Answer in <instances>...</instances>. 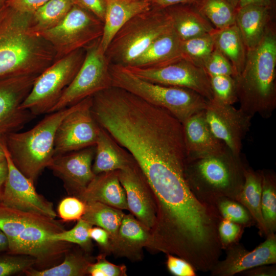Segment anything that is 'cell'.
<instances>
[{"instance_id":"35","label":"cell","mask_w":276,"mask_h":276,"mask_svg":"<svg viewBox=\"0 0 276 276\" xmlns=\"http://www.w3.org/2000/svg\"><path fill=\"white\" fill-rule=\"evenodd\" d=\"M216 31L186 40H181L183 59L202 67L206 60L215 49Z\"/></svg>"},{"instance_id":"11","label":"cell","mask_w":276,"mask_h":276,"mask_svg":"<svg viewBox=\"0 0 276 276\" xmlns=\"http://www.w3.org/2000/svg\"><path fill=\"white\" fill-rule=\"evenodd\" d=\"M132 74L144 80L162 85L189 89L208 100L213 99L210 78L201 67L182 59L157 68L124 66Z\"/></svg>"},{"instance_id":"46","label":"cell","mask_w":276,"mask_h":276,"mask_svg":"<svg viewBox=\"0 0 276 276\" xmlns=\"http://www.w3.org/2000/svg\"><path fill=\"white\" fill-rule=\"evenodd\" d=\"M91 239L95 241L104 250L105 255L110 254V236L104 229L100 227H91L89 230Z\"/></svg>"},{"instance_id":"15","label":"cell","mask_w":276,"mask_h":276,"mask_svg":"<svg viewBox=\"0 0 276 276\" xmlns=\"http://www.w3.org/2000/svg\"><path fill=\"white\" fill-rule=\"evenodd\" d=\"M126 194L128 210L151 231L156 219V206L151 189L136 161L118 170Z\"/></svg>"},{"instance_id":"42","label":"cell","mask_w":276,"mask_h":276,"mask_svg":"<svg viewBox=\"0 0 276 276\" xmlns=\"http://www.w3.org/2000/svg\"><path fill=\"white\" fill-rule=\"evenodd\" d=\"M85 211V203L77 197H68L62 199L58 207L60 217L64 221L78 220Z\"/></svg>"},{"instance_id":"9","label":"cell","mask_w":276,"mask_h":276,"mask_svg":"<svg viewBox=\"0 0 276 276\" xmlns=\"http://www.w3.org/2000/svg\"><path fill=\"white\" fill-rule=\"evenodd\" d=\"M103 27L95 15L74 4L61 22L38 34L51 45L56 60L101 38Z\"/></svg>"},{"instance_id":"55","label":"cell","mask_w":276,"mask_h":276,"mask_svg":"<svg viewBox=\"0 0 276 276\" xmlns=\"http://www.w3.org/2000/svg\"><path fill=\"white\" fill-rule=\"evenodd\" d=\"M135 1L147 2L150 3L151 4V3L152 2L153 0H135Z\"/></svg>"},{"instance_id":"49","label":"cell","mask_w":276,"mask_h":276,"mask_svg":"<svg viewBox=\"0 0 276 276\" xmlns=\"http://www.w3.org/2000/svg\"><path fill=\"white\" fill-rule=\"evenodd\" d=\"M197 0H153L152 7L164 9L166 7L179 4H192Z\"/></svg>"},{"instance_id":"47","label":"cell","mask_w":276,"mask_h":276,"mask_svg":"<svg viewBox=\"0 0 276 276\" xmlns=\"http://www.w3.org/2000/svg\"><path fill=\"white\" fill-rule=\"evenodd\" d=\"M76 4L90 11L103 22L104 21L105 3V0H74Z\"/></svg>"},{"instance_id":"14","label":"cell","mask_w":276,"mask_h":276,"mask_svg":"<svg viewBox=\"0 0 276 276\" xmlns=\"http://www.w3.org/2000/svg\"><path fill=\"white\" fill-rule=\"evenodd\" d=\"M208 123L214 135L234 154H241L242 142L249 131L252 118L232 105L212 99L204 109Z\"/></svg>"},{"instance_id":"24","label":"cell","mask_w":276,"mask_h":276,"mask_svg":"<svg viewBox=\"0 0 276 276\" xmlns=\"http://www.w3.org/2000/svg\"><path fill=\"white\" fill-rule=\"evenodd\" d=\"M94 158L92 169L96 175L123 169L135 162L131 154L101 127L95 145Z\"/></svg>"},{"instance_id":"22","label":"cell","mask_w":276,"mask_h":276,"mask_svg":"<svg viewBox=\"0 0 276 276\" xmlns=\"http://www.w3.org/2000/svg\"><path fill=\"white\" fill-rule=\"evenodd\" d=\"M274 11V7L250 4L237 9L235 24L247 51L263 38Z\"/></svg>"},{"instance_id":"18","label":"cell","mask_w":276,"mask_h":276,"mask_svg":"<svg viewBox=\"0 0 276 276\" xmlns=\"http://www.w3.org/2000/svg\"><path fill=\"white\" fill-rule=\"evenodd\" d=\"M62 226L53 219L28 225L10 245L7 253L27 255L36 261L63 251V242H53L50 236L63 231Z\"/></svg>"},{"instance_id":"12","label":"cell","mask_w":276,"mask_h":276,"mask_svg":"<svg viewBox=\"0 0 276 276\" xmlns=\"http://www.w3.org/2000/svg\"><path fill=\"white\" fill-rule=\"evenodd\" d=\"M39 75L0 79V139L18 131L35 117L20 106Z\"/></svg>"},{"instance_id":"29","label":"cell","mask_w":276,"mask_h":276,"mask_svg":"<svg viewBox=\"0 0 276 276\" xmlns=\"http://www.w3.org/2000/svg\"><path fill=\"white\" fill-rule=\"evenodd\" d=\"M82 219L91 225L106 231L113 240L117 233L125 213L122 210L98 201H87Z\"/></svg>"},{"instance_id":"33","label":"cell","mask_w":276,"mask_h":276,"mask_svg":"<svg viewBox=\"0 0 276 276\" xmlns=\"http://www.w3.org/2000/svg\"><path fill=\"white\" fill-rule=\"evenodd\" d=\"M91 263L84 255L70 252L66 254L63 262L58 265L42 270L29 268L25 272L30 276H82L88 274Z\"/></svg>"},{"instance_id":"50","label":"cell","mask_w":276,"mask_h":276,"mask_svg":"<svg viewBox=\"0 0 276 276\" xmlns=\"http://www.w3.org/2000/svg\"><path fill=\"white\" fill-rule=\"evenodd\" d=\"M250 4L274 7L275 0H240L237 9Z\"/></svg>"},{"instance_id":"43","label":"cell","mask_w":276,"mask_h":276,"mask_svg":"<svg viewBox=\"0 0 276 276\" xmlns=\"http://www.w3.org/2000/svg\"><path fill=\"white\" fill-rule=\"evenodd\" d=\"M166 255L167 268L172 274L175 276L197 275V270L187 261L172 254Z\"/></svg>"},{"instance_id":"23","label":"cell","mask_w":276,"mask_h":276,"mask_svg":"<svg viewBox=\"0 0 276 276\" xmlns=\"http://www.w3.org/2000/svg\"><path fill=\"white\" fill-rule=\"evenodd\" d=\"M183 59L181 39L173 29L156 38L130 65L141 68H157Z\"/></svg>"},{"instance_id":"8","label":"cell","mask_w":276,"mask_h":276,"mask_svg":"<svg viewBox=\"0 0 276 276\" xmlns=\"http://www.w3.org/2000/svg\"><path fill=\"white\" fill-rule=\"evenodd\" d=\"M84 49L85 58L79 71L48 113L71 106L112 87L110 63L102 49L101 38L86 45Z\"/></svg>"},{"instance_id":"26","label":"cell","mask_w":276,"mask_h":276,"mask_svg":"<svg viewBox=\"0 0 276 276\" xmlns=\"http://www.w3.org/2000/svg\"><path fill=\"white\" fill-rule=\"evenodd\" d=\"M164 9L173 31L181 40L216 30L191 4L175 5Z\"/></svg>"},{"instance_id":"40","label":"cell","mask_w":276,"mask_h":276,"mask_svg":"<svg viewBox=\"0 0 276 276\" xmlns=\"http://www.w3.org/2000/svg\"><path fill=\"white\" fill-rule=\"evenodd\" d=\"M202 68L209 76L227 75L234 78L236 77L229 61L216 48L204 63Z\"/></svg>"},{"instance_id":"54","label":"cell","mask_w":276,"mask_h":276,"mask_svg":"<svg viewBox=\"0 0 276 276\" xmlns=\"http://www.w3.org/2000/svg\"><path fill=\"white\" fill-rule=\"evenodd\" d=\"M232 5H233L236 9H237V6L240 0H227Z\"/></svg>"},{"instance_id":"20","label":"cell","mask_w":276,"mask_h":276,"mask_svg":"<svg viewBox=\"0 0 276 276\" xmlns=\"http://www.w3.org/2000/svg\"><path fill=\"white\" fill-rule=\"evenodd\" d=\"M182 124L187 158L214 154L226 147L212 132L204 110L192 115Z\"/></svg>"},{"instance_id":"30","label":"cell","mask_w":276,"mask_h":276,"mask_svg":"<svg viewBox=\"0 0 276 276\" xmlns=\"http://www.w3.org/2000/svg\"><path fill=\"white\" fill-rule=\"evenodd\" d=\"M74 4V0H49L32 14L33 30L38 33L56 27Z\"/></svg>"},{"instance_id":"3","label":"cell","mask_w":276,"mask_h":276,"mask_svg":"<svg viewBox=\"0 0 276 276\" xmlns=\"http://www.w3.org/2000/svg\"><path fill=\"white\" fill-rule=\"evenodd\" d=\"M248 166L241 154H234L226 146L214 154L187 158L185 174L187 183L197 199L215 206L217 201L222 198L237 201Z\"/></svg>"},{"instance_id":"10","label":"cell","mask_w":276,"mask_h":276,"mask_svg":"<svg viewBox=\"0 0 276 276\" xmlns=\"http://www.w3.org/2000/svg\"><path fill=\"white\" fill-rule=\"evenodd\" d=\"M92 96L75 104L59 124L55 134L54 155L95 146L101 129L94 118Z\"/></svg>"},{"instance_id":"5","label":"cell","mask_w":276,"mask_h":276,"mask_svg":"<svg viewBox=\"0 0 276 276\" xmlns=\"http://www.w3.org/2000/svg\"><path fill=\"white\" fill-rule=\"evenodd\" d=\"M112 86L125 89L154 105L167 110L181 123L204 110L209 100L192 90L142 79L124 66L110 65Z\"/></svg>"},{"instance_id":"6","label":"cell","mask_w":276,"mask_h":276,"mask_svg":"<svg viewBox=\"0 0 276 276\" xmlns=\"http://www.w3.org/2000/svg\"><path fill=\"white\" fill-rule=\"evenodd\" d=\"M172 28L165 9L151 7L133 16L119 29L105 54L110 64L129 66L156 38Z\"/></svg>"},{"instance_id":"48","label":"cell","mask_w":276,"mask_h":276,"mask_svg":"<svg viewBox=\"0 0 276 276\" xmlns=\"http://www.w3.org/2000/svg\"><path fill=\"white\" fill-rule=\"evenodd\" d=\"M243 276H275V264H264L243 271L239 273Z\"/></svg>"},{"instance_id":"13","label":"cell","mask_w":276,"mask_h":276,"mask_svg":"<svg viewBox=\"0 0 276 276\" xmlns=\"http://www.w3.org/2000/svg\"><path fill=\"white\" fill-rule=\"evenodd\" d=\"M4 149L8 165V175L3 188L2 202L23 212L54 219L57 214L52 203L38 194L34 182L15 166L4 142Z\"/></svg>"},{"instance_id":"36","label":"cell","mask_w":276,"mask_h":276,"mask_svg":"<svg viewBox=\"0 0 276 276\" xmlns=\"http://www.w3.org/2000/svg\"><path fill=\"white\" fill-rule=\"evenodd\" d=\"M215 206L222 219L238 223L245 228L255 225L249 211L236 200L222 198L217 201Z\"/></svg>"},{"instance_id":"45","label":"cell","mask_w":276,"mask_h":276,"mask_svg":"<svg viewBox=\"0 0 276 276\" xmlns=\"http://www.w3.org/2000/svg\"><path fill=\"white\" fill-rule=\"evenodd\" d=\"M49 0H7L5 4L23 13L32 14Z\"/></svg>"},{"instance_id":"25","label":"cell","mask_w":276,"mask_h":276,"mask_svg":"<svg viewBox=\"0 0 276 276\" xmlns=\"http://www.w3.org/2000/svg\"><path fill=\"white\" fill-rule=\"evenodd\" d=\"M105 9L101 44L105 51L116 33L136 15L151 8L150 3L135 0H105Z\"/></svg>"},{"instance_id":"41","label":"cell","mask_w":276,"mask_h":276,"mask_svg":"<svg viewBox=\"0 0 276 276\" xmlns=\"http://www.w3.org/2000/svg\"><path fill=\"white\" fill-rule=\"evenodd\" d=\"M245 228L240 224L221 218L218 224V232L222 250L238 243Z\"/></svg>"},{"instance_id":"7","label":"cell","mask_w":276,"mask_h":276,"mask_svg":"<svg viewBox=\"0 0 276 276\" xmlns=\"http://www.w3.org/2000/svg\"><path fill=\"white\" fill-rule=\"evenodd\" d=\"M85 55L83 48L55 60L37 76L21 108L35 116L48 113L76 76Z\"/></svg>"},{"instance_id":"4","label":"cell","mask_w":276,"mask_h":276,"mask_svg":"<svg viewBox=\"0 0 276 276\" xmlns=\"http://www.w3.org/2000/svg\"><path fill=\"white\" fill-rule=\"evenodd\" d=\"M75 104L48 113L29 130L8 134L3 141L17 169L34 183L42 170L49 167L54 156L57 129Z\"/></svg>"},{"instance_id":"31","label":"cell","mask_w":276,"mask_h":276,"mask_svg":"<svg viewBox=\"0 0 276 276\" xmlns=\"http://www.w3.org/2000/svg\"><path fill=\"white\" fill-rule=\"evenodd\" d=\"M191 5L216 30L235 24L237 9L227 0H197Z\"/></svg>"},{"instance_id":"51","label":"cell","mask_w":276,"mask_h":276,"mask_svg":"<svg viewBox=\"0 0 276 276\" xmlns=\"http://www.w3.org/2000/svg\"><path fill=\"white\" fill-rule=\"evenodd\" d=\"M8 175L7 160L0 163V202L2 201L4 184Z\"/></svg>"},{"instance_id":"53","label":"cell","mask_w":276,"mask_h":276,"mask_svg":"<svg viewBox=\"0 0 276 276\" xmlns=\"http://www.w3.org/2000/svg\"><path fill=\"white\" fill-rule=\"evenodd\" d=\"M6 160V155L4 149L3 139H0V163Z\"/></svg>"},{"instance_id":"16","label":"cell","mask_w":276,"mask_h":276,"mask_svg":"<svg viewBox=\"0 0 276 276\" xmlns=\"http://www.w3.org/2000/svg\"><path fill=\"white\" fill-rule=\"evenodd\" d=\"M225 258L210 271L212 276H233L254 267L276 263V236L272 233L251 251L239 242L228 247Z\"/></svg>"},{"instance_id":"34","label":"cell","mask_w":276,"mask_h":276,"mask_svg":"<svg viewBox=\"0 0 276 276\" xmlns=\"http://www.w3.org/2000/svg\"><path fill=\"white\" fill-rule=\"evenodd\" d=\"M262 174L261 211L270 234L276 231V175L274 171L261 170Z\"/></svg>"},{"instance_id":"38","label":"cell","mask_w":276,"mask_h":276,"mask_svg":"<svg viewBox=\"0 0 276 276\" xmlns=\"http://www.w3.org/2000/svg\"><path fill=\"white\" fill-rule=\"evenodd\" d=\"M213 99L224 104L233 105L238 101L235 79L227 75L209 76Z\"/></svg>"},{"instance_id":"21","label":"cell","mask_w":276,"mask_h":276,"mask_svg":"<svg viewBox=\"0 0 276 276\" xmlns=\"http://www.w3.org/2000/svg\"><path fill=\"white\" fill-rule=\"evenodd\" d=\"M77 197L84 202L98 201L121 210H128L125 190L118 171L96 175L86 189Z\"/></svg>"},{"instance_id":"52","label":"cell","mask_w":276,"mask_h":276,"mask_svg":"<svg viewBox=\"0 0 276 276\" xmlns=\"http://www.w3.org/2000/svg\"><path fill=\"white\" fill-rule=\"evenodd\" d=\"M9 241L6 235L0 229V252L7 251Z\"/></svg>"},{"instance_id":"17","label":"cell","mask_w":276,"mask_h":276,"mask_svg":"<svg viewBox=\"0 0 276 276\" xmlns=\"http://www.w3.org/2000/svg\"><path fill=\"white\" fill-rule=\"evenodd\" d=\"M95 153V146L54 155L48 168L63 181L67 191L77 197L96 176L92 169Z\"/></svg>"},{"instance_id":"44","label":"cell","mask_w":276,"mask_h":276,"mask_svg":"<svg viewBox=\"0 0 276 276\" xmlns=\"http://www.w3.org/2000/svg\"><path fill=\"white\" fill-rule=\"evenodd\" d=\"M105 256V254L99 255L97 258V262L92 263V265L100 270L104 276L127 275L125 265L111 263L106 259Z\"/></svg>"},{"instance_id":"56","label":"cell","mask_w":276,"mask_h":276,"mask_svg":"<svg viewBox=\"0 0 276 276\" xmlns=\"http://www.w3.org/2000/svg\"><path fill=\"white\" fill-rule=\"evenodd\" d=\"M7 0H0V2L3 4H5Z\"/></svg>"},{"instance_id":"1","label":"cell","mask_w":276,"mask_h":276,"mask_svg":"<svg viewBox=\"0 0 276 276\" xmlns=\"http://www.w3.org/2000/svg\"><path fill=\"white\" fill-rule=\"evenodd\" d=\"M32 14L0 8V79L39 75L55 60L51 45L32 27Z\"/></svg>"},{"instance_id":"39","label":"cell","mask_w":276,"mask_h":276,"mask_svg":"<svg viewBox=\"0 0 276 276\" xmlns=\"http://www.w3.org/2000/svg\"><path fill=\"white\" fill-rule=\"evenodd\" d=\"M0 256V276H9L29 269L36 261L31 256L22 255Z\"/></svg>"},{"instance_id":"27","label":"cell","mask_w":276,"mask_h":276,"mask_svg":"<svg viewBox=\"0 0 276 276\" xmlns=\"http://www.w3.org/2000/svg\"><path fill=\"white\" fill-rule=\"evenodd\" d=\"M262 174L248 166L244 173V182L237 201L250 213L261 236L270 234L264 223L261 211Z\"/></svg>"},{"instance_id":"32","label":"cell","mask_w":276,"mask_h":276,"mask_svg":"<svg viewBox=\"0 0 276 276\" xmlns=\"http://www.w3.org/2000/svg\"><path fill=\"white\" fill-rule=\"evenodd\" d=\"M49 219L51 218L23 212L0 202V229L7 237L9 245L16 239L28 225Z\"/></svg>"},{"instance_id":"37","label":"cell","mask_w":276,"mask_h":276,"mask_svg":"<svg viewBox=\"0 0 276 276\" xmlns=\"http://www.w3.org/2000/svg\"><path fill=\"white\" fill-rule=\"evenodd\" d=\"M77 221L76 225L71 229L52 233L50 236V239L53 242L76 244L84 249H89L91 240L89 230L93 226L82 218Z\"/></svg>"},{"instance_id":"2","label":"cell","mask_w":276,"mask_h":276,"mask_svg":"<svg viewBox=\"0 0 276 276\" xmlns=\"http://www.w3.org/2000/svg\"><path fill=\"white\" fill-rule=\"evenodd\" d=\"M276 36L268 27L259 43L247 51L241 73L235 78L240 109L253 117L269 118L276 108Z\"/></svg>"},{"instance_id":"19","label":"cell","mask_w":276,"mask_h":276,"mask_svg":"<svg viewBox=\"0 0 276 276\" xmlns=\"http://www.w3.org/2000/svg\"><path fill=\"white\" fill-rule=\"evenodd\" d=\"M151 230L139 221L131 213L125 214L115 238L111 240L110 252L132 261L143 258V249L149 248Z\"/></svg>"},{"instance_id":"28","label":"cell","mask_w":276,"mask_h":276,"mask_svg":"<svg viewBox=\"0 0 276 276\" xmlns=\"http://www.w3.org/2000/svg\"><path fill=\"white\" fill-rule=\"evenodd\" d=\"M215 48L229 61L238 76L244 68L247 51L236 24L217 30Z\"/></svg>"}]
</instances>
